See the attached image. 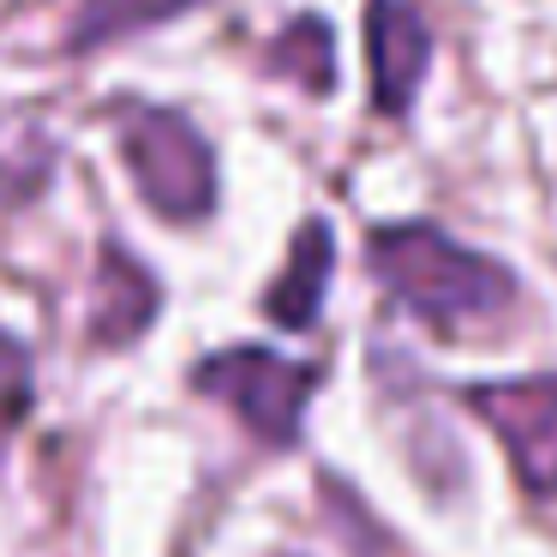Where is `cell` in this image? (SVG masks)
Masks as SVG:
<instances>
[{"instance_id":"3","label":"cell","mask_w":557,"mask_h":557,"mask_svg":"<svg viewBox=\"0 0 557 557\" xmlns=\"http://www.w3.org/2000/svg\"><path fill=\"white\" fill-rule=\"evenodd\" d=\"M193 389L234 408L264 444H294L306 401L318 389V366H300L270 348H222L205 366H193Z\"/></svg>"},{"instance_id":"7","label":"cell","mask_w":557,"mask_h":557,"mask_svg":"<svg viewBox=\"0 0 557 557\" xmlns=\"http://www.w3.org/2000/svg\"><path fill=\"white\" fill-rule=\"evenodd\" d=\"M157 276L138 264L126 246H109L102 252V276H97V318H90V336L102 348H126L133 336H145V324L157 318Z\"/></svg>"},{"instance_id":"5","label":"cell","mask_w":557,"mask_h":557,"mask_svg":"<svg viewBox=\"0 0 557 557\" xmlns=\"http://www.w3.org/2000/svg\"><path fill=\"white\" fill-rule=\"evenodd\" d=\"M366 66L377 114H408L432 66V25L408 0H366Z\"/></svg>"},{"instance_id":"8","label":"cell","mask_w":557,"mask_h":557,"mask_svg":"<svg viewBox=\"0 0 557 557\" xmlns=\"http://www.w3.org/2000/svg\"><path fill=\"white\" fill-rule=\"evenodd\" d=\"M186 7H205V0H78L73 13V49H102V42H121L133 30H157L169 18H181Z\"/></svg>"},{"instance_id":"6","label":"cell","mask_w":557,"mask_h":557,"mask_svg":"<svg viewBox=\"0 0 557 557\" xmlns=\"http://www.w3.org/2000/svg\"><path fill=\"white\" fill-rule=\"evenodd\" d=\"M330 270H336V240H330L324 222H300L288 246V264L282 276L264 288V318L282 330H312L318 306H324V288H330Z\"/></svg>"},{"instance_id":"10","label":"cell","mask_w":557,"mask_h":557,"mask_svg":"<svg viewBox=\"0 0 557 557\" xmlns=\"http://www.w3.org/2000/svg\"><path fill=\"white\" fill-rule=\"evenodd\" d=\"M25 401H30V366L18 354V342L0 330V432L25 413Z\"/></svg>"},{"instance_id":"2","label":"cell","mask_w":557,"mask_h":557,"mask_svg":"<svg viewBox=\"0 0 557 557\" xmlns=\"http://www.w3.org/2000/svg\"><path fill=\"white\" fill-rule=\"evenodd\" d=\"M121 157L133 169L138 193L169 222H198L216 210V157L205 133L174 109H126L114 121Z\"/></svg>"},{"instance_id":"9","label":"cell","mask_w":557,"mask_h":557,"mask_svg":"<svg viewBox=\"0 0 557 557\" xmlns=\"http://www.w3.org/2000/svg\"><path fill=\"white\" fill-rule=\"evenodd\" d=\"M270 73L294 78V85L312 90V97H330V90H336V37H330L324 18H312V13L294 18V25L270 42Z\"/></svg>"},{"instance_id":"1","label":"cell","mask_w":557,"mask_h":557,"mask_svg":"<svg viewBox=\"0 0 557 557\" xmlns=\"http://www.w3.org/2000/svg\"><path fill=\"white\" fill-rule=\"evenodd\" d=\"M372 276L396 294L408 312H420L437 330H461V324H485V318L516 306V276L497 258L468 252L449 234L425 228V222H396L377 228L366 240Z\"/></svg>"},{"instance_id":"4","label":"cell","mask_w":557,"mask_h":557,"mask_svg":"<svg viewBox=\"0 0 557 557\" xmlns=\"http://www.w3.org/2000/svg\"><path fill=\"white\" fill-rule=\"evenodd\" d=\"M468 408L497 432L509 468L533 497H557V377H516V384H473Z\"/></svg>"}]
</instances>
